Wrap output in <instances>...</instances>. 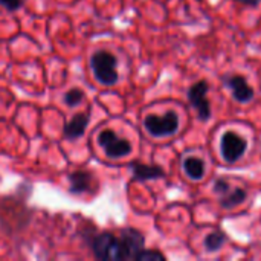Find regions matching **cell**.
<instances>
[{"mask_svg":"<svg viewBox=\"0 0 261 261\" xmlns=\"http://www.w3.org/2000/svg\"><path fill=\"white\" fill-rule=\"evenodd\" d=\"M90 66L95 78L104 86H113L118 83V61L115 55L107 50H98L90 58Z\"/></svg>","mask_w":261,"mask_h":261,"instance_id":"cell-1","label":"cell"},{"mask_svg":"<svg viewBox=\"0 0 261 261\" xmlns=\"http://www.w3.org/2000/svg\"><path fill=\"white\" fill-rule=\"evenodd\" d=\"M144 127L153 138L173 136L179 130V116L174 112H168L164 116L148 115L144 119Z\"/></svg>","mask_w":261,"mask_h":261,"instance_id":"cell-2","label":"cell"},{"mask_svg":"<svg viewBox=\"0 0 261 261\" xmlns=\"http://www.w3.org/2000/svg\"><path fill=\"white\" fill-rule=\"evenodd\" d=\"M93 254L96 258L104 261H119L122 260V251L119 239H116L110 232H102L95 237L93 240Z\"/></svg>","mask_w":261,"mask_h":261,"instance_id":"cell-3","label":"cell"},{"mask_svg":"<svg viewBox=\"0 0 261 261\" xmlns=\"http://www.w3.org/2000/svg\"><path fill=\"white\" fill-rule=\"evenodd\" d=\"M208 90H210V84L203 80L197 81L188 89V101L191 107L197 112V116L200 121L211 119V106L208 101Z\"/></svg>","mask_w":261,"mask_h":261,"instance_id":"cell-4","label":"cell"},{"mask_svg":"<svg viewBox=\"0 0 261 261\" xmlns=\"http://www.w3.org/2000/svg\"><path fill=\"white\" fill-rule=\"evenodd\" d=\"M246 150H248V142L245 138H242L236 132L223 133L220 139V151L226 164H236L246 153Z\"/></svg>","mask_w":261,"mask_h":261,"instance_id":"cell-5","label":"cell"},{"mask_svg":"<svg viewBox=\"0 0 261 261\" xmlns=\"http://www.w3.org/2000/svg\"><path fill=\"white\" fill-rule=\"evenodd\" d=\"M98 144L102 147L106 154L112 159H119L132 153V144L121 139L113 130H104L98 135Z\"/></svg>","mask_w":261,"mask_h":261,"instance_id":"cell-6","label":"cell"},{"mask_svg":"<svg viewBox=\"0 0 261 261\" xmlns=\"http://www.w3.org/2000/svg\"><path fill=\"white\" fill-rule=\"evenodd\" d=\"M119 243H121V251H122V260H135L136 255L144 249L145 239L138 229L125 228L121 232Z\"/></svg>","mask_w":261,"mask_h":261,"instance_id":"cell-7","label":"cell"},{"mask_svg":"<svg viewBox=\"0 0 261 261\" xmlns=\"http://www.w3.org/2000/svg\"><path fill=\"white\" fill-rule=\"evenodd\" d=\"M223 84L232 92V96L237 102L246 104L254 98V89L248 84L246 78L242 75H232L226 76L223 80Z\"/></svg>","mask_w":261,"mask_h":261,"instance_id":"cell-8","label":"cell"},{"mask_svg":"<svg viewBox=\"0 0 261 261\" xmlns=\"http://www.w3.org/2000/svg\"><path fill=\"white\" fill-rule=\"evenodd\" d=\"M130 168L133 173V179L139 180V182L158 180V179L165 177V171L158 165H147V164H141V162H133L130 165Z\"/></svg>","mask_w":261,"mask_h":261,"instance_id":"cell-9","label":"cell"},{"mask_svg":"<svg viewBox=\"0 0 261 261\" xmlns=\"http://www.w3.org/2000/svg\"><path fill=\"white\" fill-rule=\"evenodd\" d=\"M89 121H90L89 113H78V115H75V116L66 124V127H64V130H63L64 138H66V139H70V141L81 138V136L86 133V128H87V125H89Z\"/></svg>","mask_w":261,"mask_h":261,"instance_id":"cell-10","label":"cell"},{"mask_svg":"<svg viewBox=\"0 0 261 261\" xmlns=\"http://www.w3.org/2000/svg\"><path fill=\"white\" fill-rule=\"evenodd\" d=\"M69 182H70V191L73 194H81L92 188L93 179L87 171H75L69 176Z\"/></svg>","mask_w":261,"mask_h":261,"instance_id":"cell-11","label":"cell"},{"mask_svg":"<svg viewBox=\"0 0 261 261\" xmlns=\"http://www.w3.org/2000/svg\"><path fill=\"white\" fill-rule=\"evenodd\" d=\"M184 171L191 180H202L205 176V162L200 158L190 156L184 161Z\"/></svg>","mask_w":261,"mask_h":261,"instance_id":"cell-12","label":"cell"},{"mask_svg":"<svg viewBox=\"0 0 261 261\" xmlns=\"http://www.w3.org/2000/svg\"><path fill=\"white\" fill-rule=\"evenodd\" d=\"M248 197V193L242 188H236V190H229L226 194L222 196V200H220V206L225 208V210H232L236 206H239L240 203H243Z\"/></svg>","mask_w":261,"mask_h":261,"instance_id":"cell-13","label":"cell"},{"mask_svg":"<svg viewBox=\"0 0 261 261\" xmlns=\"http://www.w3.org/2000/svg\"><path fill=\"white\" fill-rule=\"evenodd\" d=\"M225 243H226V236L222 231H214V232L206 236L203 246L208 252H217L223 248Z\"/></svg>","mask_w":261,"mask_h":261,"instance_id":"cell-14","label":"cell"},{"mask_svg":"<svg viewBox=\"0 0 261 261\" xmlns=\"http://www.w3.org/2000/svg\"><path fill=\"white\" fill-rule=\"evenodd\" d=\"M135 260L138 261H165V255L156 249H142Z\"/></svg>","mask_w":261,"mask_h":261,"instance_id":"cell-15","label":"cell"},{"mask_svg":"<svg viewBox=\"0 0 261 261\" xmlns=\"http://www.w3.org/2000/svg\"><path fill=\"white\" fill-rule=\"evenodd\" d=\"M84 99V92L80 89H70L66 95H64V102L70 107L78 106L81 101Z\"/></svg>","mask_w":261,"mask_h":261,"instance_id":"cell-16","label":"cell"},{"mask_svg":"<svg viewBox=\"0 0 261 261\" xmlns=\"http://www.w3.org/2000/svg\"><path fill=\"white\" fill-rule=\"evenodd\" d=\"M213 190H214V193H216V194L223 196V194H226V193L231 190V185H229L225 179H217V180L214 182Z\"/></svg>","mask_w":261,"mask_h":261,"instance_id":"cell-17","label":"cell"},{"mask_svg":"<svg viewBox=\"0 0 261 261\" xmlns=\"http://www.w3.org/2000/svg\"><path fill=\"white\" fill-rule=\"evenodd\" d=\"M23 0H0V5L3 8H6L8 11H17L21 8Z\"/></svg>","mask_w":261,"mask_h":261,"instance_id":"cell-18","label":"cell"},{"mask_svg":"<svg viewBox=\"0 0 261 261\" xmlns=\"http://www.w3.org/2000/svg\"><path fill=\"white\" fill-rule=\"evenodd\" d=\"M237 2H240V3H243V5H251V6H257V5L260 3L261 0H237Z\"/></svg>","mask_w":261,"mask_h":261,"instance_id":"cell-19","label":"cell"}]
</instances>
